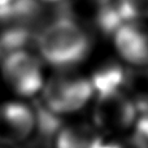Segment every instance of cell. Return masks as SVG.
<instances>
[{"label": "cell", "instance_id": "6da1fadb", "mask_svg": "<svg viewBox=\"0 0 148 148\" xmlns=\"http://www.w3.org/2000/svg\"><path fill=\"white\" fill-rule=\"evenodd\" d=\"M36 48L43 62L57 70H73L90 55L92 39L75 20L60 17L39 31Z\"/></svg>", "mask_w": 148, "mask_h": 148}, {"label": "cell", "instance_id": "7a4b0ae2", "mask_svg": "<svg viewBox=\"0 0 148 148\" xmlns=\"http://www.w3.org/2000/svg\"><path fill=\"white\" fill-rule=\"evenodd\" d=\"M91 79L73 70H57L42 90L43 108L52 116L73 114L94 99Z\"/></svg>", "mask_w": 148, "mask_h": 148}, {"label": "cell", "instance_id": "3957f363", "mask_svg": "<svg viewBox=\"0 0 148 148\" xmlns=\"http://www.w3.org/2000/svg\"><path fill=\"white\" fill-rule=\"evenodd\" d=\"M0 73L4 83L20 97H34L46 83L43 60L23 47L3 55Z\"/></svg>", "mask_w": 148, "mask_h": 148}, {"label": "cell", "instance_id": "277c9868", "mask_svg": "<svg viewBox=\"0 0 148 148\" xmlns=\"http://www.w3.org/2000/svg\"><path fill=\"white\" fill-rule=\"evenodd\" d=\"M92 120L97 131L122 134L135 127L138 107L125 88L97 91L94 95Z\"/></svg>", "mask_w": 148, "mask_h": 148}, {"label": "cell", "instance_id": "5b68a950", "mask_svg": "<svg viewBox=\"0 0 148 148\" xmlns=\"http://www.w3.org/2000/svg\"><path fill=\"white\" fill-rule=\"evenodd\" d=\"M38 127V113L21 101L0 104V142L8 144L23 143Z\"/></svg>", "mask_w": 148, "mask_h": 148}, {"label": "cell", "instance_id": "8992f818", "mask_svg": "<svg viewBox=\"0 0 148 148\" xmlns=\"http://www.w3.org/2000/svg\"><path fill=\"white\" fill-rule=\"evenodd\" d=\"M112 40L127 65L148 69V22H123L113 33Z\"/></svg>", "mask_w": 148, "mask_h": 148}, {"label": "cell", "instance_id": "52a82bcc", "mask_svg": "<svg viewBox=\"0 0 148 148\" xmlns=\"http://www.w3.org/2000/svg\"><path fill=\"white\" fill-rule=\"evenodd\" d=\"M101 139L95 127L83 123L68 125L55 133V148H96Z\"/></svg>", "mask_w": 148, "mask_h": 148}, {"label": "cell", "instance_id": "ba28073f", "mask_svg": "<svg viewBox=\"0 0 148 148\" xmlns=\"http://www.w3.org/2000/svg\"><path fill=\"white\" fill-rule=\"evenodd\" d=\"M114 7L123 22L148 21V0H114Z\"/></svg>", "mask_w": 148, "mask_h": 148}, {"label": "cell", "instance_id": "9c48e42d", "mask_svg": "<svg viewBox=\"0 0 148 148\" xmlns=\"http://www.w3.org/2000/svg\"><path fill=\"white\" fill-rule=\"evenodd\" d=\"M96 148H148V140L143 136L133 133L127 138L120 140H104L101 139Z\"/></svg>", "mask_w": 148, "mask_h": 148}, {"label": "cell", "instance_id": "30bf717a", "mask_svg": "<svg viewBox=\"0 0 148 148\" xmlns=\"http://www.w3.org/2000/svg\"><path fill=\"white\" fill-rule=\"evenodd\" d=\"M86 1L88 3V4L94 5V7L96 8V10H100V9H103V8L108 7V5L113 4L114 0H86Z\"/></svg>", "mask_w": 148, "mask_h": 148}, {"label": "cell", "instance_id": "8fae6325", "mask_svg": "<svg viewBox=\"0 0 148 148\" xmlns=\"http://www.w3.org/2000/svg\"><path fill=\"white\" fill-rule=\"evenodd\" d=\"M20 1H22V0H0V12L14 7V5L18 4Z\"/></svg>", "mask_w": 148, "mask_h": 148}, {"label": "cell", "instance_id": "7c38bea8", "mask_svg": "<svg viewBox=\"0 0 148 148\" xmlns=\"http://www.w3.org/2000/svg\"><path fill=\"white\" fill-rule=\"evenodd\" d=\"M36 1L42 3V4H48V5H55V4H62L66 0H36Z\"/></svg>", "mask_w": 148, "mask_h": 148}]
</instances>
